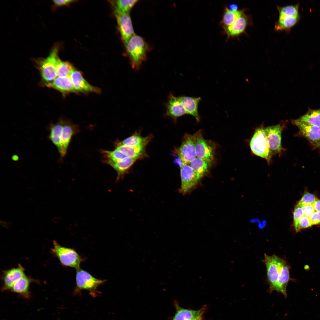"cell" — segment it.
I'll use <instances>...</instances> for the list:
<instances>
[{
	"label": "cell",
	"instance_id": "cell-1",
	"mask_svg": "<svg viewBox=\"0 0 320 320\" xmlns=\"http://www.w3.org/2000/svg\"><path fill=\"white\" fill-rule=\"evenodd\" d=\"M263 262L265 264L270 292H280L287 297V287L289 279V266L280 257L265 254Z\"/></svg>",
	"mask_w": 320,
	"mask_h": 320
},
{
	"label": "cell",
	"instance_id": "cell-2",
	"mask_svg": "<svg viewBox=\"0 0 320 320\" xmlns=\"http://www.w3.org/2000/svg\"><path fill=\"white\" fill-rule=\"evenodd\" d=\"M73 125L63 121L52 124L49 138L57 147L60 156L66 154L71 138L76 132Z\"/></svg>",
	"mask_w": 320,
	"mask_h": 320
},
{
	"label": "cell",
	"instance_id": "cell-3",
	"mask_svg": "<svg viewBox=\"0 0 320 320\" xmlns=\"http://www.w3.org/2000/svg\"><path fill=\"white\" fill-rule=\"evenodd\" d=\"M125 45L132 68L139 69L146 58L147 43L142 37L135 34Z\"/></svg>",
	"mask_w": 320,
	"mask_h": 320
},
{
	"label": "cell",
	"instance_id": "cell-4",
	"mask_svg": "<svg viewBox=\"0 0 320 320\" xmlns=\"http://www.w3.org/2000/svg\"><path fill=\"white\" fill-rule=\"evenodd\" d=\"M252 153L265 159L270 165L273 156L269 148L264 124L255 129L249 143Z\"/></svg>",
	"mask_w": 320,
	"mask_h": 320
},
{
	"label": "cell",
	"instance_id": "cell-5",
	"mask_svg": "<svg viewBox=\"0 0 320 320\" xmlns=\"http://www.w3.org/2000/svg\"><path fill=\"white\" fill-rule=\"evenodd\" d=\"M58 50L57 46H55L48 57L35 60L45 85L52 82L57 77L56 66Z\"/></svg>",
	"mask_w": 320,
	"mask_h": 320
},
{
	"label": "cell",
	"instance_id": "cell-6",
	"mask_svg": "<svg viewBox=\"0 0 320 320\" xmlns=\"http://www.w3.org/2000/svg\"><path fill=\"white\" fill-rule=\"evenodd\" d=\"M286 121H282L276 125L265 128L268 145L273 156L278 154L280 156L286 150L281 144L282 134L286 127Z\"/></svg>",
	"mask_w": 320,
	"mask_h": 320
},
{
	"label": "cell",
	"instance_id": "cell-7",
	"mask_svg": "<svg viewBox=\"0 0 320 320\" xmlns=\"http://www.w3.org/2000/svg\"><path fill=\"white\" fill-rule=\"evenodd\" d=\"M53 245L52 252L63 265L76 269L80 268L81 259L75 251L62 246L55 241H53Z\"/></svg>",
	"mask_w": 320,
	"mask_h": 320
},
{
	"label": "cell",
	"instance_id": "cell-8",
	"mask_svg": "<svg viewBox=\"0 0 320 320\" xmlns=\"http://www.w3.org/2000/svg\"><path fill=\"white\" fill-rule=\"evenodd\" d=\"M193 135L197 157L211 163L214 159L215 146L213 143L204 139L201 130Z\"/></svg>",
	"mask_w": 320,
	"mask_h": 320
},
{
	"label": "cell",
	"instance_id": "cell-9",
	"mask_svg": "<svg viewBox=\"0 0 320 320\" xmlns=\"http://www.w3.org/2000/svg\"><path fill=\"white\" fill-rule=\"evenodd\" d=\"M175 152L184 164H189L196 156L193 135L186 134L181 145Z\"/></svg>",
	"mask_w": 320,
	"mask_h": 320
},
{
	"label": "cell",
	"instance_id": "cell-10",
	"mask_svg": "<svg viewBox=\"0 0 320 320\" xmlns=\"http://www.w3.org/2000/svg\"><path fill=\"white\" fill-rule=\"evenodd\" d=\"M292 123L298 129V134L307 139L314 145L320 141V127L309 124L298 119Z\"/></svg>",
	"mask_w": 320,
	"mask_h": 320
},
{
	"label": "cell",
	"instance_id": "cell-11",
	"mask_svg": "<svg viewBox=\"0 0 320 320\" xmlns=\"http://www.w3.org/2000/svg\"><path fill=\"white\" fill-rule=\"evenodd\" d=\"M121 38L124 44L135 34L129 13L114 12Z\"/></svg>",
	"mask_w": 320,
	"mask_h": 320
},
{
	"label": "cell",
	"instance_id": "cell-12",
	"mask_svg": "<svg viewBox=\"0 0 320 320\" xmlns=\"http://www.w3.org/2000/svg\"><path fill=\"white\" fill-rule=\"evenodd\" d=\"M180 169L181 186L180 191L184 194L193 187L200 179L189 164H184Z\"/></svg>",
	"mask_w": 320,
	"mask_h": 320
},
{
	"label": "cell",
	"instance_id": "cell-13",
	"mask_svg": "<svg viewBox=\"0 0 320 320\" xmlns=\"http://www.w3.org/2000/svg\"><path fill=\"white\" fill-rule=\"evenodd\" d=\"M76 281L80 289L91 290L95 289L105 281L96 279L88 272L80 268L76 269Z\"/></svg>",
	"mask_w": 320,
	"mask_h": 320
},
{
	"label": "cell",
	"instance_id": "cell-14",
	"mask_svg": "<svg viewBox=\"0 0 320 320\" xmlns=\"http://www.w3.org/2000/svg\"><path fill=\"white\" fill-rule=\"evenodd\" d=\"M251 17L244 12L231 25L223 28L227 39L237 37L244 33L247 27L252 24Z\"/></svg>",
	"mask_w": 320,
	"mask_h": 320
},
{
	"label": "cell",
	"instance_id": "cell-15",
	"mask_svg": "<svg viewBox=\"0 0 320 320\" xmlns=\"http://www.w3.org/2000/svg\"><path fill=\"white\" fill-rule=\"evenodd\" d=\"M70 77L76 92H100V89L88 83L83 78L81 73L74 69Z\"/></svg>",
	"mask_w": 320,
	"mask_h": 320
},
{
	"label": "cell",
	"instance_id": "cell-16",
	"mask_svg": "<svg viewBox=\"0 0 320 320\" xmlns=\"http://www.w3.org/2000/svg\"><path fill=\"white\" fill-rule=\"evenodd\" d=\"M166 113L169 116L176 119L187 114L185 109L179 99L170 94L166 104Z\"/></svg>",
	"mask_w": 320,
	"mask_h": 320
},
{
	"label": "cell",
	"instance_id": "cell-17",
	"mask_svg": "<svg viewBox=\"0 0 320 320\" xmlns=\"http://www.w3.org/2000/svg\"><path fill=\"white\" fill-rule=\"evenodd\" d=\"M25 276L24 268L20 265L16 268L6 271L3 276V289H11L17 281Z\"/></svg>",
	"mask_w": 320,
	"mask_h": 320
},
{
	"label": "cell",
	"instance_id": "cell-18",
	"mask_svg": "<svg viewBox=\"0 0 320 320\" xmlns=\"http://www.w3.org/2000/svg\"><path fill=\"white\" fill-rule=\"evenodd\" d=\"M183 105L186 114L194 117L198 122L200 121V117L198 111V108L201 98L200 97H193L186 96L178 97Z\"/></svg>",
	"mask_w": 320,
	"mask_h": 320
},
{
	"label": "cell",
	"instance_id": "cell-19",
	"mask_svg": "<svg viewBox=\"0 0 320 320\" xmlns=\"http://www.w3.org/2000/svg\"><path fill=\"white\" fill-rule=\"evenodd\" d=\"M174 305L176 312L172 320H190L202 316L205 309L204 307L197 310L184 308L181 307L176 301H174Z\"/></svg>",
	"mask_w": 320,
	"mask_h": 320
},
{
	"label": "cell",
	"instance_id": "cell-20",
	"mask_svg": "<svg viewBox=\"0 0 320 320\" xmlns=\"http://www.w3.org/2000/svg\"><path fill=\"white\" fill-rule=\"evenodd\" d=\"M63 94L76 92L70 76L57 77L52 82L45 85Z\"/></svg>",
	"mask_w": 320,
	"mask_h": 320
},
{
	"label": "cell",
	"instance_id": "cell-21",
	"mask_svg": "<svg viewBox=\"0 0 320 320\" xmlns=\"http://www.w3.org/2000/svg\"><path fill=\"white\" fill-rule=\"evenodd\" d=\"M146 145H139L136 146H128L118 143L116 149L122 153L127 157L142 158L145 156V148Z\"/></svg>",
	"mask_w": 320,
	"mask_h": 320
},
{
	"label": "cell",
	"instance_id": "cell-22",
	"mask_svg": "<svg viewBox=\"0 0 320 320\" xmlns=\"http://www.w3.org/2000/svg\"><path fill=\"white\" fill-rule=\"evenodd\" d=\"M138 159L137 158L127 157L116 162L108 161H105L116 171L118 174L117 180H119Z\"/></svg>",
	"mask_w": 320,
	"mask_h": 320
},
{
	"label": "cell",
	"instance_id": "cell-23",
	"mask_svg": "<svg viewBox=\"0 0 320 320\" xmlns=\"http://www.w3.org/2000/svg\"><path fill=\"white\" fill-rule=\"evenodd\" d=\"M300 19V15L279 17L275 23L274 28L277 31H285L289 32L291 28L298 22Z\"/></svg>",
	"mask_w": 320,
	"mask_h": 320
},
{
	"label": "cell",
	"instance_id": "cell-24",
	"mask_svg": "<svg viewBox=\"0 0 320 320\" xmlns=\"http://www.w3.org/2000/svg\"><path fill=\"white\" fill-rule=\"evenodd\" d=\"M210 162L196 157L189 164L199 179L208 172L211 167Z\"/></svg>",
	"mask_w": 320,
	"mask_h": 320
},
{
	"label": "cell",
	"instance_id": "cell-25",
	"mask_svg": "<svg viewBox=\"0 0 320 320\" xmlns=\"http://www.w3.org/2000/svg\"><path fill=\"white\" fill-rule=\"evenodd\" d=\"M245 9H242L232 11L226 7L220 22L221 25L223 28L231 25L245 12Z\"/></svg>",
	"mask_w": 320,
	"mask_h": 320
},
{
	"label": "cell",
	"instance_id": "cell-26",
	"mask_svg": "<svg viewBox=\"0 0 320 320\" xmlns=\"http://www.w3.org/2000/svg\"><path fill=\"white\" fill-rule=\"evenodd\" d=\"M74 69L71 64L68 62L62 61L58 57L56 66L57 77L70 76Z\"/></svg>",
	"mask_w": 320,
	"mask_h": 320
},
{
	"label": "cell",
	"instance_id": "cell-27",
	"mask_svg": "<svg viewBox=\"0 0 320 320\" xmlns=\"http://www.w3.org/2000/svg\"><path fill=\"white\" fill-rule=\"evenodd\" d=\"M31 282V279L25 276L17 281L11 289L14 292L28 296V288Z\"/></svg>",
	"mask_w": 320,
	"mask_h": 320
},
{
	"label": "cell",
	"instance_id": "cell-28",
	"mask_svg": "<svg viewBox=\"0 0 320 320\" xmlns=\"http://www.w3.org/2000/svg\"><path fill=\"white\" fill-rule=\"evenodd\" d=\"M298 119L309 124L320 127V109H310Z\"/></svg>",
	"mask_w": 320,
	"mask_h": 320
},
{
	"label": "cell",
	"instance_id": "cell-29",
	"mask_svg": "<svg viewBox=\"0 0 320 320\" xmlns=\"http://www.w3.org/2000/svg\"><path fill=\"white\" fill-rule=\"evenodd\" d=\"M151 137H143L134 134L119 143L127 146H134L139 145H146L150 140Z\"/></svg>",
	"mask_w": 320,
	"mask_h": 320
},
{
	"label": "cell",
	"instance_id": "cell-30",
	"mask_svg": "<svg viewBox=\"0 0 320 320\" xmlns=\"http://www.w3.org/2000/svg\"><path fill=\"white\" fill-rule=\"evenodd\" d=\"M138 1L137 0L115 1L114 12L129 13L132 8Z\"/></svg>",
	"mask_w": 320,
	"mask_h": 320
},
{
	"label": "cell",
	"instance_id": "cell-31",
	"mask_svg": "<svg viewBox=\"0 0 320 320\" xmlns=\"http://www.w3.org/2000/svg\"><path fill=\"white\" fill-rule=\"evenodd\" d=\"M279 17L286 16H294L300 15L299 13V5H289L284 7H277Z\"/></svg>",
	"mask_w": 320,
	"mask_h": 320
},
{
	"label": "cell",
	"instance_id": "cell-32",
	"mask_svg": "<svg viewBox=\"0 0 320 320\" xmlns=\"http://www.w3.org/2000/svg\"><path fill=\"white\" fill-rule=\"evenodd\" d=\"M102 153L106 159L105 161L116 162L120 161L127 157L119 151L115 149L112 151H102Z\"/></svg>",
	"mask_w": 320,
	"mask_h": 320
},
{
	"label": "cell",
	"instance_id": "cell-33",
	"mask_svg": "<svg viewBox=\"0 0 320 320\" xmlns=\"http://www.w3.org/2000/svg\"><path fill=\"white\" fill-rule=\"evenodd\" d=\"M316 198L313 194L305 192L298 203L303 204H311L314 203Z\"/></svg>",
	"mask_w": 320,
	"mask_h": 320
},
{
	"label": "cell",
	"instance_id": "cell-34",
	"mask_svg": "<svg viewBox=\"0 0 320 320\" xmlns=\"http://www.w3.org/2000/svg\"><path fill=\"white\" fill-rule=\"evenodd\" d=\"M314 202L311 204H303L299 203L297 204L301 207L303 212L304 216L307 217L309 219L311 215L316 211L313 205Z\"/></svg>",
	"mask_w": 320,
	"mask_h": 320
},
{
	"label": "cell",
	"instance_id": "cell-35",
	"mask_svg": "<svg viewBox=\"0 0 320 320\" xmlns=\"http://www.w3.org/2000/svg\"><path fill=\"white\" fill-rule=\"evenodd\" d=\"M303 216L304 213L302 209L297 204L295 207L293 213L294 227L297 225L299 220Z\"/></svg>",
	"mask_w": 320,
	"mask_h": 320
},
{
	"label": "cell",
	"instance_id": "cell-36",
	"mask_svg": "<svg viewBox=\"0 0 320 320\" xmlns=\"http://www.w3.org/2000/svg\"><path fill=\"white\" fill-rule=\"evenodd\" d=\"M312 225L320 224V212L315 211L309 218Z\"/></svg>",
	"mask_w": 320,
	"mask_h": 320
},
{
	"label": "cell",
	"instance_id": "cell-37",
	"mask_svg": "<svg viewBox=\"0 0 320 320\" xmlns=\"http://www.w3.org/2000/svg\"><path fill=\"white\" fill-rule=\"evenodd\" d=\"M76 1L73 0H54L53 1L54 7L67 6Z\"/></svg>",
	"mask_w": 320,
	"mask_h": 320
},
{
	"label": "cell",
	"instance_id": "cell-38",
	"mask_svg": "<svg viewBox=\"0 0 320 320\" xmlns=\"http://www.w3.org/2000/svg\"><path fill=\"white\" fill-rule=\"evenodd\" d=\"M313 205L315 210L320 212V200L316 198Z\"/></svg>",
	"mask_w": 320,
	"mask_h": 320
},
{
	"label": "cell",
	"instance_id": "cell-39",
	"mask_svg": "<svg viewBox=\"0 0 320 320\" xmlns=\"http://www.w3.org/2000/svg\"><path fill=\"white\" fill-rule=\"evenodd\" d=\"M228 8L230 10L235 11L238 10V5L235 4H230Z\"/></svg>",
	"mask_w": 320,
	"mask_h": 320
},
{
	"label": "cell",
	"instance_id": "cell-40",
	"mask_svg": "<svg viewBox=\"0 0 320 320\" xmlns=\"http://www.w3.org/2000/svg\"><path fill=\"white\" fill-rule=\"evenodd\" d=\"M202 316H198V317L192 319L190 320H202Z\"/></svg>",
	"mask_w": 320,
	"mask_h": 320
},
{
	"label": "cell",
	"instance_id": "cell-41",
	"mask_svg": "<svg viewBox=\"0 0 320 320\" xmlns=\"http://www.w3.org/2000/svg\"><path fill=\"white\" fill-rule=\"evenodd\" d=\"M314 146L316 148H320V141L315 144Z\"/></svg>",
	"mask_w": 320,
	"mask_h": 320
}]
</instances>
